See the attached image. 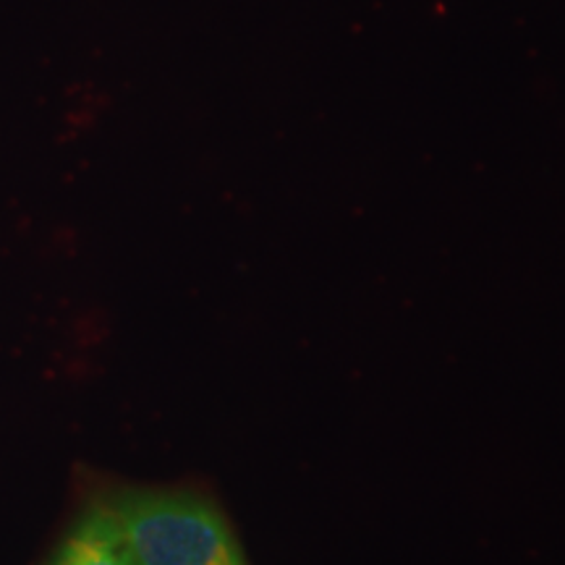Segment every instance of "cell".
Instances as JSON below:
<instances>
[{"mask_svg":"<svg viewBox=\"0 0 565 565\" xmlns=\"http://www.w3.org/2000/svg\"><path fill=\"white\" fill-rule=\"evenodd\" d=\"M47 565H137L113 508H95L71 529Z\"/></svg>","mask_w":565,"mask_h":565,"instance_id":"cell-2","label":"cell"},{"mask_svg":"<svg viewBox=\"0 0 565 565\" xmlns=\"http://www.w3.org/2000/svg\"><path fill=\"white\" fill-rule=\"evenodd\" d=\"M137 565H249L217 508L189 492H134L110 505Z\"/></svg>","mask_w":565,"mask_h":565,"instance_id":"cell-1","label":"cell"}]
</instances>
